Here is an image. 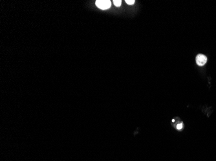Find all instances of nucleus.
Here are the masks:
<instances>
[{
    "label": "nucleus",
    "mask_w": 216,
    "mask_h": 161,
    "mask_svg": "<svg viewBox=\"0 0 216 161\" xmlns=\"http://www.w3.org/2000/svg\"><path fill=\"white\" fill-rule=\"evenodd\" d=\"M95 4L99 9L102 10H106L110 8L111 3L109 0H97Z\"/></svg>",
    "instance_id": "1"
},
{
    "label": "nucleus",
    "mask_w": 216,
    "mask_h": 161,
    "mask_svg": "<svg viewBox=\"0 0 216 161\" xmlns=\"http://www.w3.org/2000/svg\"><path fill=\"white\" fill-rule=\"evenodd\" d=\"M207 61V57L203 54H199L196 57V63L199 66H204Z\"/></svg>",
    "instance_id": "2"
},
{
    "label": "nucleus",
    "mask_w": 216,
    "mask_h": 161,
    "mask_svg": "<svg viewBox=\"0 0 216 161\" xmlns=\"http://www.w3.org/2000/svg\"><path fill=\"white\" fill-rule=\"evenodd\" d=\"M113 2L114 5H115L116 7H120V5H121V3H122V1H120V0H119V1H118V0H114Z\"/></svg>",
    "instance_id": "3"
},
{
    "label": "nucleus",
    "mask_w": 216,
    "mask_h": 161,
    "mask_svg": "<svg viewBox=\"0 0 216 161\" xmlns=\"http://www.w3.org/2000/svg\"><path fill=\"white\" fill-rule=\"evenodd\" d=\"M126 2L128 5H133L134 4L135 1L134 0H126Z\"/></svg>",
    "instance_id": "4"
},
{
    "label": "nucleus",
    "mask_w": 216,
    "mask_h": 161,
    "mask_svg": "<svg viewBox=\"0 0 216 161\" xmlns=\"http://www.w3.org/2000/svg\"><path fill=\"white\" fill-rule=\"evenodd\" d=\"M182 128H183V124L182 123L179 124H177V130H181L182 129Z\"/></svg>",
    "instance_id": "5"
}]
</instances>
